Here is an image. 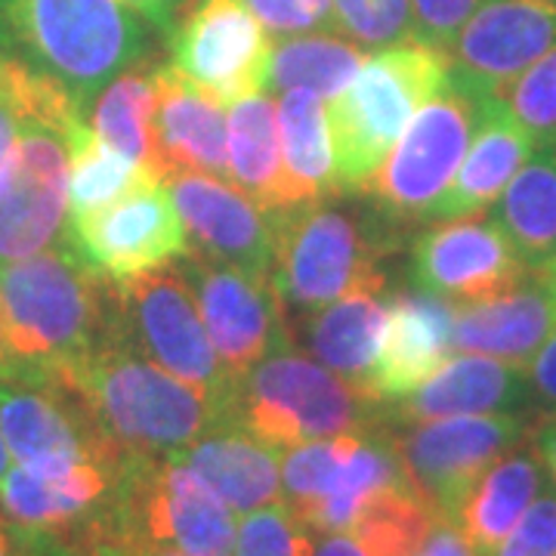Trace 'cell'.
<instances>
[{
	"label": "cell",
	"instance_id": "cell-36",
	"mask_svg": "<svg viewBox=\"0 0 556 556\" xmlns=\"http://www.w3.org/2000/svg\"><path fill=\"white\" fill-rule=\"evenodd\" d=\"M340 38L362 50H383L415 38L412 0H331Z\"/></svg>",
	"mask_w": 556,
	"mask_h": 556
},
{
	"label": "cell",
	"instance_id": "cell-13",
	"mask_svg": "<svg viewBox=\"0 0 556 556\" xmlns=\"http://www.w3.org/2000/svg\"><path fill=\"white\" fill-rule=\"evenodd\" d=\"M0 433L10 457L28 467L124 460L56 365H13L0 371Z\"/></svg>",
	"mask_w": 556,
	"mask_h": 556
},
{
	"label": "cell",
	"instance_id": "cell-11",
	"mask_svg": "<svg viewBox=\"0 0 556 556\" xmlns=\"http://www.w3.org/2000/svg\"><path fill=\"white\" fill-rule=\"evenodd\" d=\"M115 294L124 334L139 353L174 378L199 387L223 408L236 380L223 368L201 321L195 294L177 263L121 278L115 281Z\"/></svg>",
	"mask_w": 556,
	"mask_h": 556
},
{
	"label": "cell",
	"instance_id": "cell-47",
	"mask_svg": "<svg viewBox=\"0 0 556 556\" xmlns=\"http://www.w3.org/2000/svg\"><path fill=\"white\" fill-rule=\"evenodd\" d=\"M313 556H371L353 535H318Z\"/></svg>",
	"mask_w": 556,
	"mask_h": 556
},
{
	"label": "cell",
	"instance_id": "cell-17",
	"mask_svg": "<svg viewBox=\"0 0 556 556\" xmlns=\"http://www.w3.org/2000/svg\"><path fill=\"white\" fill-rule=\"evenodd\" d=\"M65 239L93 269L115 281L161 269L189 251L177 204L164 182L134 189L100 211L68 217Z\"/></svg>",
	"mask_w": 556,
	"mask_h": 556
},
{
	"label": "cell",
	"instance_id": "cell-42",
	"mask_svg": "<svg viewBox=\"0 0 556 556\" xmlns=\"http://www.w3.org/2000/svg\"><path fill=\"white\" fill-rule=\"evenodd\" d=\"M25 547L28 556H130V544L105 532L80 535L62 544H25Z\"/></svg>",
	"mask_w": 556,
	"mask_h": 556
},
{
	"label": "cell",
	"instance_id": "cell-8",
	"mask_svg": "<svg viewBox=\"0 0 556 556\" xmlns=\"http://www.w3.org/2000/svg\"><path fill=\"white\" fill-rule=\"evenodd\" d=\"M501 97L448 68V80L433 100H427L378 174L356 195H365L399 229L427 223L430 207L455 179L460 161L489 102Z\"/></svg>",
	"mask_w": 556,
	"mask_h": 556
},
{
	"label": "cell",
	"instance_id": "cell-49",
	"mask_svg": "<svg viewBox=\"0 0 556 556\" xmlns=\"http://www.w3.org/2000/svg\"><path fill=\"white\" fill-rule=\"evenodd\" d=\"M13 365H16V356H13V346H10V321H7L3 300H0V371L13 368Z\"/></svg>",
	"mask_w": 556,
	"mask_h": 556
},
{
	"label": "cell",
	"instance_id": "cell-25",
	"mask_svg": "<svg viewBox=\"0 0 556 556\" xmlns=\"http://www.w3.org/2000/svg\"><path fill=\"white\" fill-rule=\"evenodd\" d=\"M535 149V139L510 115L504 100L495 97L479 121L477 137L460 161L455 179L430 207L427 223L477 217L492 211L507 182L517 177L519 167L532 159Z\"/></svg>",
	"mask_w": 556,
	"mask_h": 556
},
{
	"label": "cell",
	"instance_id": "cell-32",
	"mask_svg": "<svg viewBox=\"0 0 556 556\" xmlns=\"http://www.w3.org/2000/svg\"><path fill=\"white\" fill-rule=\"evenodd\" d=\"M368 50L340 35H294L273 43L266 93L313 90L321 100H334L356 78Z\"/></svg>",
	"mask_w": 556,
	"mask_h": 556
},
{
	"label": "cell",
	"instance_id": "cell-15",
	"mask_svg": "<svg viewBox=\"0 0 556 556\" xmlns=\"http://www.w3.org/2000/svg\"><path fill=\"white\" fill-rule=\"evenodd\" d=\"M174 263L189 281L207 338L232 380H239L281 343L294 340L288 313L269 276L244 273L239 266L201 257L195 251H186Z\"/></svg>",
	"mask_w": 556,
	"mask_h": 556
},
{
	"label": "cell",
	"instance_id": "cell-10",
	"mask_svg": "<svg viewBox=\"0 0 556 556\" xmlns=\"http://www.w3.org/2000/svg\"><path fill=\"white\" fill-rule=\"evenodd\" d=\"M535 412L455 415L387 427L402 470L433 517L455 519L477 479L517 442L532 437Z\"/></svg>",
	"mask_w": 556,
	"mask_h": 556
},
{
	"label": "cell",
	"instance_id": "cell-31",
	"mask_svg": "<svg viewBox=\"0 0 556 556\" xmlns=\"http://www.w3.org/2000/svg\"><path fill=\"white\" fill-rule=\"evenodd\" d=\"M159 65L161 62L146 60L121 72L118 78L102 87L84 112V121L109 149L142 164L152 177H155L152 118L159 102Z\"/></svg>",
	"mask_w": 556,
	"mask_h": 556
},
{
	"label": "cell",
	"instance_id": "cell-51",
	"mask_svg": "<svg viewBox=\"0 0 556 556\" xmlns=\"http://www.w3.org/2000/svg\"><path fill=\"white\" fill-rule=\"evenodd\" d=\"M538 273H541V278L554 288V294H556V254L547 260V263H541V266H538Z\"/></svg>",
	"mask_w": 556,
	"mask_h": 556
},
{
	"label": "cell",
	"instance_id": "cell-20",
	"mask_svg": "<svg viewBox=\"0 0 556 556\" xmlns=\"http://www.w3.org/2000/svg\"><path fill=\"white\" fill-rule=\"evenodd\" d=\"M455 306L424 291L390 294L387 325L368 375V393L380 402L415 393L452 358Z\"/></svg>",
	"mask_w": 556,
	"mask_h": 556
},
{
	"label": "cell",
	"instance_id": "cell-27",
	"mask_svg": "<svg viewBox=\"0 0 556 556\" xmlns=\"http://www.w3.org/2000/svg\"><path fill=\"white\" fill-rule=\"evenodd\" d=\"M387 306L390 298L380 288L353 291L309 316L294 318L291 334L316 362L365 390L387 325Z\"/></svg>",
	"mask_w": 556,
	"mask_h": 556
},
{
	"label": "cell",
	"instance_id": "cell-30",
	"mask_svg": "<svg viewBox=\"0 0 556 556\" xmlns=\"http://www.w3.org/2000/svg\"><path fill=\"white\" fill-rule=\"evenodd\" d=\"M492 219L517 248L529 269L556 254V149H535L532 159L519 167V174L501 199L492 204Z\"/></svg>",
	"mask_w": 556,
	"mask_h": 556
},
{
	"label": "cell",
	"instance_id": "cell-33",
	"mask_svg": "<svg viewBox=\"0 0 556 556\" xmlns=\"http://www.w3.org/2000/svg\"><path fill=\"white\" fill-rule=\"evenodd\" d=\"M72 146V179H68V217L90 214L105 204L118 201L121 195L152 186V177L142 164L124 159L115 149H109L87 121L68 130Z\"/></svg>",
	"mask_w": 556,
	"mask_h": 556
},
{
	"label": "cell",
	"instance_id": "cell-52",
	"mask_svg": "<svg viewBox=\"0 0 556 556\" xmlns=\"http://www.w3.org/2000/svg\"><path fill=\"white\" fill-rule=\"evenodd\" d=\"M7 467H10V448H7V442H3V433H0V477L7 473Z\"/></svg>",
	"mask_w": 556,
	"mask_h": 556
},
{
	"label": "cell",
	"instance_id": "cell-50",
	"mask_svg": "<svg viewBox=\"0 0 556 556\" xmlns=\"http://www.w3.org/2000/svg\"><path fill=\"white\" fill-rule=\"evenodd\" d=\"M130 556H186L177 547L170 544H134L130 547Z\"/></svg>",
	"mask_w": 556,
	"mask_h": 556
},
{
	"label": "cell",
	"instance_id": "cell-28",
	"mask_svg": "<svg viewBox=\"0 0 556 556\" xmlns=\"http://www.w3.org/2000/svg\"><path fill=\"white\" fill-rule=\"evenodd\" d=\"M226 161H229V182L239 186L260 211L276 214L294 204L281 142H278V115L273 93H254L248 100L229 105L226 115Z\"/></svg>",
	"mask_w": 556,
	"mask_h": 556
},
{
	"label": "cell",
	"instance_id": "cell-18",
	"mask_svg": "<svg viewBox=\"0 0 556 556\" xmlns=\"http://www.w3.org/2000/svg\"><path fill=\"white\" fill-rule=\"evenodd\" d=\"M164 189L177 204L189 251L239 266L254 276L273 269V219L229 179L207 174H174Z\"/></svg>",
	"mask_w": 556,
	"mask_h": 556
},
{
	"label": "cell",
	"instance_id": "cell-6",
	"mask_svg": "<svg viewBox=\"0 0 556 556\" xmlns=\"http://www.w3.org/2000/svg\"><path fill=\"white\" fill-rule=\"evenodd\" d=\"M383 408L380 399L300 353L291 340L232 383L223 415L285 452L316 439L371 433L383 427Z\"/></svg>",
	"mask_w": 556,
	"mask_h": 556
},
{
	"label": "cell",
	"instance_id": "cell-21",
	"mask_svg": "<svg viewBox=\"0 0 556 556\" xmlns=\"http://www.w3.org/2000/svg\"><path fill=\"white\" fill-rule=\"evenodd\" d=\"M226 109L170 62L159 65V102L152 118L155 179L174 174H207L229 179Z\"/></svg>",
	"mask_w": 556,
	"mask_h": 556
},
{
	"label": "cell",
	"instance_id": "cell-40",
	"mask_svg": "<svg viewBox=\"0 0 556 556\" xmlns=\"http://www.w3.org/2000/svg\"><path fill=\"white\" fill-rule=\"evenodd\" d=\"M479 3L482 0H412L415 40L448 53L460 28L479 10Z\"/></svg>",
	"mask_w": 556,
	"mask_h": 556
},
{
	"label": "cell",
	"instance_id": "cell-41",
	"mask_svg": "<svg viewBox=\"0 0 556 556\" xmlns=\"http://www.w3.org/2000/svg\"><path fill=\"white\" fill-rule=\"evenodd\" d=\"M529 402L538 417L556 415V334L526 362Z\"/></svg>",
	"mask_w": 556,
	"mask_h": 556
},
{
	"label": "cell",
	"instance_id": "cell-23",
	"mask_svg": "<svg viewBox=\"0 0 556 556\" xmlns=\"http://www.w3.org/2000/svg\"><path fill=\"white\" fill-rule=\"evenodd\" d=\"M554 334L556 294L538 269H529L497 298L455 306L452 346L457 353L526 365Z\"/></svg>",
	"mask_w": 556,
	"mask_h": 556
},
{
	"label": "cell",
	"instance_id": "cell-38",
	"mask_svg": "<svg viewBox=\"0 0 556 556\" xmlns=\"http://www.w3.org/2000/svg\"><path fill=\"white\" fill-rule=\"evenodd\" d=\"M273 38L338 35L331 0H241Z\"/></svg>",
	"mask_w": 556,
	"mask_h": 556
},
{
	"label": "cell",
	"instance_id": "cell-48",
	"mask_svg": "<svg viewBox=\"0 0 556 556\" xmlns=\"http://www.w3.org/2000/svg\"><path fill=\"white\" fill-rule=\"evenodd\" d=\"M0 556H28V547L20 538V532L13 529V522L0 514Z\"/></svg>",
	"mask_w": 556,
	"mask_h": 556
},
{
	"label": "cell",
	"instance_id": "cell-34",
	"mask_svg": "<svg viewBox=\"0 0 556 556\" xmlns=\"http://www.w3.org/2000/svg\"><path fill=\"white\" fill-rule=\"evenodd\" d=\"M433 519V510L417 497L415 489H399L380 497L350 535L371 556H415Z\"/></svg>",
	"mask_w": 556,
	"mask_h": 556
},
{
	"label": "cell",
	"instance_id": "cell-45",
	"mask_svg": "<svg viewBox=\"0 0 556 556\" xmlns=\"http://www.w3.org/2000/svg\"><path fill=\"white\" fill-rule=\"evenodd\" d=\"M134 13H137L139 20L149 22V28H155V31H170V25L177 20L179 7L186 3V0H124Z\"/></svg>",
	"mask_w": 556,
	"mask_h": 556
},
{
	"label": "cell",
	"instance_id": "cell-29",
	"mask_svg": "<svg viewBox=\"0 0 556 556\" xmlns=\"http://www.w3.org/2000/svg\"><path fill=\"white\" fill-rule=\"evenodd\" d=\"M278 142H281V161L294 204L300 201L340 195L338 167L328 137V115L321 97L313 90H285L278 93Z\"/></svg>",
	"mask_w": 556,
	"mask_h": 556
},
{
	"label": "cell",
	"instance_id": "cell-39",
	"mask_svg": "<svg viewBox=\"0 0 556 556\" xmlns=\"http://www.w3.org/2000/svg\"><path fill=\"white\" fill-rule=\"evenodd\" d=\"M492 556H556V485L547 482V489L532 501V507L522 514L514 532L501 541Z\"/></svg>",
	"mask_w": 556,
	"mask_h": 556
},
{
	"label": "cell",
	"instance_id": "cell-44",
	"mask_svg": "<svg viewBox=\"0 0 556 556\" xmlns=\"http://www.w3.org/2000/svg\"><path fill=\"white\" fill-rule=\"evenodd\" d=\"M16 134H20V100H16V87L10 78V62L3 60V72H0V164L10 155Z\"/></svg>",
	"mask_w": 556,
	"mask_h": 556
},
{
	"label": "cell",
	"instance_id": "cell-16",
	"mask_svg": "<svg viewBox=\"0 0 556 556\" xmlns=\"http://www.w3.org/2000/svg\"><path fill=\"white\" fill-rule=\"evenodd\" d=\"M408 254L412 285L452 306L497 298L529 273L492 214L433 223L408 241Z\"/></svg>",
	"mask_w": 556,
	"mask_h": 556
},
{
	"label": "cell",
	"instance_id": "cell-53",
	"mask_svg": "<svg viewBox=\"0 0 556 556\" xmlns=\"http://www.w3.org/2000/svg\"><path fill=\"white\" fill-rule=\"evenodd\" d=\"M0 72H3V56H0Z\"/></svg>",
	"mask_w": 556,
	"mask_h": 556
},
{
	"label": "cell",
	"instance_id": "cell-14",
	"mask_svg": "<svg viewBox=\"0 0 556 556\" xmlns=\"http://www.w3.org/2000/svg\"><path fill=\"white\" fill-rule=\"evenodd\" d=\"M170 65L229 109L266 90L273 35L241 0H186L167 31Z\"/></svg>",
	"mask_w": 556,
	"mask_h": 556
},
{
	"label": "cell",
	"instance_id": "cell-35",
	"mask_svg": "<svg viewBox=\"0 0 556 556\" xmlns=\"http://www.w3.org/2000/svg\"><path fill=\"white\" fill-rule=\"evenodd\" d=\"M501 100L538 149H556V47L519 72L501 90Z\"/></svg>",
	"mask_w": 556,
	"mask_h": 556
},
{
	"label": "cell",
	"instance_id": "cell-37",
	"mask_svg": "<svg viewBox=\"0 0 556 556\" xmlns=\"http://www.w3.org/2000/svg\"><path fill=\"white\" fill-rule=\"evenodd\" d=\"M316 538L285 504H269L244 514L232 556H313Z\"/></svg>",
	"mask_w": 556,
	"mask_h": 556
},
{
	"label": "cell",
	"instance_id": "cell-5",
	"mask_svg": "<svg viewBox=\"0 0 556 556\" xmlns=\"http://www.w3.org/2000/svg\"><path fill=\"white\" fill-rule=\"evenodd\" d=\"M0 300L16 365H62L100 346L118 325L115 281L68 239L0 266Z\"/></svg>",
	"mask_w": 556,
	"mask_h": 556
},
{
	"label": "cell",
	"instance_id": "cell-9",
	"mask_svg": "<svg viewBox=\"0 0 556 556\" xmlns=\"http://www.w3.org/2000/svg\"><path fill=\"white\" fill-rule=\"evenodd\" d=\"M236 514L179 457H127L118 489L124 544H170L186 556H232Z\"/></svg>",
	"mask_w": 556,
	"mask_h": 556
},
{
	"label": "cell",
	"instance_id": "cell-1",
	"mask_svg": "<svg viewBox=\"0 0 556 556\" xmlns=\"http://www.w3.org/2000/svg\"><path fill=\"white\" fill-rule=\"evenodd\" d=\"M300 201L273 219V269L269 281L288 313V321L309 316L353 291H387L383 263L402 251L405 229L393 226L365 195Z\"/></svg>",
	"mask_w": 556,
	"mask_h": 556
},
{
	"label": "cell",
	"instance_id": "cell-43",
	"mask_svg": "<svg viewBox=\"0 0 556 556\" xmlns=\"http://www.w3.org/2000/svg\"><path fill=\"white\" fill-rule=\"evenodd\" d=\"M415 556H479L473 547H470V541L460 535V529H457L452 519H442L437 517L430 522V529H427V535L420 541V547H417Z\"/></svg>",
	"mask_w": 556,
	"mask_h": 556
},
{
	"label": "cell",
	"instance_id": "cell-2",
	"mask_svg": "<svg viewBox=\"0 0 556 556\" xmlns=\"http://www.w3.org/2000/svg\"><path fill=\"white\" fill-rule=\"evenodd\" d=\"M56 368L75 383L102 437L124 457H179L223 415L199 387L142 356L124 334L121 316L100 346Z\"/></svg>",
	"mask_w": 556,
	"mask_h": 556
},
{
	"label": "cell",
	"instance_id": "cell-7",
	"mask_svg": "<svg viewBox=\"0 0 556 556\" xmlns=\"http://www.w3.org/2000/svg\"><path fill=\"white\" fill-rule=\"evenodd\" d=\"M448 53L420 40L371 50L356 78L325 105L340 189L356 195L378 174L417 109L448 80Z\"/></svg>",
	"mask_w": 556,
	"mask_h": 556
},
{
	"label": "cell",
	"instance_id": "cell-3",
	"mask_svg": "<svg viewBox=\"0 0 556 556\" xmlns=\"http://www.w3.org/2000/svg\"><path fill=\"white\" fill-rule=\"evenodd\" d=\"M149 50V22L124 0H0V56L56 84L80 112Z\"/></svg>",
	"mask_w": 556,
	"mask_h": 556
},
{
	"label": "cell",
	"instance_id": "cell-4",
	"mask_svg": "<svg viewBox=\"0 0 556 556\" xmlns=\"http://www.w3.org/2000/svg\"><path fill=\"white\" fill-rule=\"evenodd\" d=\"M10 62V60H7ZM20 100V134L0 164V266L35 257L65 239L72 146L68 130L84 121L56 84L10 62Z\"/></svg>",
	"mask_w": 556,
	"mask_h": 556
},
{
	"label": "cell",
	"instance_id": "cell-24",
	"mask_svg": "<svg viewBox=\"0 0 556 556\" xmlns=\"http://www.w3.org/2000/svg\"><path fill=\"white\" fill-rule=\"evenodd\" d=\"M179 460L232 514L244 517L281 501V452L232 417H217Z\"/></svg>",
	"mask_w": 556,
	"mask_h": 556
},
{
	"label": "cell",
	"instance_id": "cell-22",
	"mask_svg": "<svg viewBox=\"0 0 556 556\" xmlns=\"http://www.w3.org/2000/svg\"><path fill=\"white\" fill-rule=\"evenodd\" d=\"M383 405H387L383 408L387 427H405V424L455 415L532 412L526 365L477 356V353L448 358L415 393L396 402H383Z\"/></svg>",
	"mask_w": 556,
	"mask_h": 556
},
{
	"label": "cell",
	"instance_id": "cell-26",
	"mask_svg": "<svg viewBox=\"0 0 556 556\" xmlns=\"http://www.w3.org/2000/svg\"><path fill=\"white\" fill-rule=\"evenodd\" d=\"M547 482L551 479L535 442L526 437L477 479L452 522L479 556H492L532 507V501L547 489Z\"/></svg>",
	"mask_w": 556,
	"mask_h": 556
},
{
	"label": "cell",
	"instance_id": "cell-46",
	"mask_svg": "<svg viewBox=\"0 0 556 556\" xmlns=\"http://www.w3.org/2000/svg\"><path fill=\"white\" fill-rule=\"evenodd\" d=\"M532 442H535L541 464L547 470V479L556 485V415L538 417L535 430H532Z\"/></svg>",
	"mask_w": 556,
	"mask_h": 556
},
{
	"label": "cell",
	"instance_id": "cell-12",
	"mask_svg": "<svg viewBox=\"0 0 556 556\" xmlns=\"http://www.w3.org/2000/svg\"><path fill=\"white\" fill-rule=\"evenodd\" d=\"M124 460L10 464L0 477V514L25 544H62L80 535H118Z\"/></svg>",
	"mask_w": 556,
	"mask_h": 556
},
{
	"label": "cell",
	"instance_id": "cell-19",
	"mask_svg": "<svg viewBox=\"0 0 556 556\" xmlns=\"http://www.w3.org/2000/svg\"><path fill=\"white\" fill-rule=\"evenodd\" d=\"M556 47V0H482L448 50L457 75L501 93Z\"/></svg>",
	"mask_w": 556,
	"mask_h": 556
}]
</instances>
